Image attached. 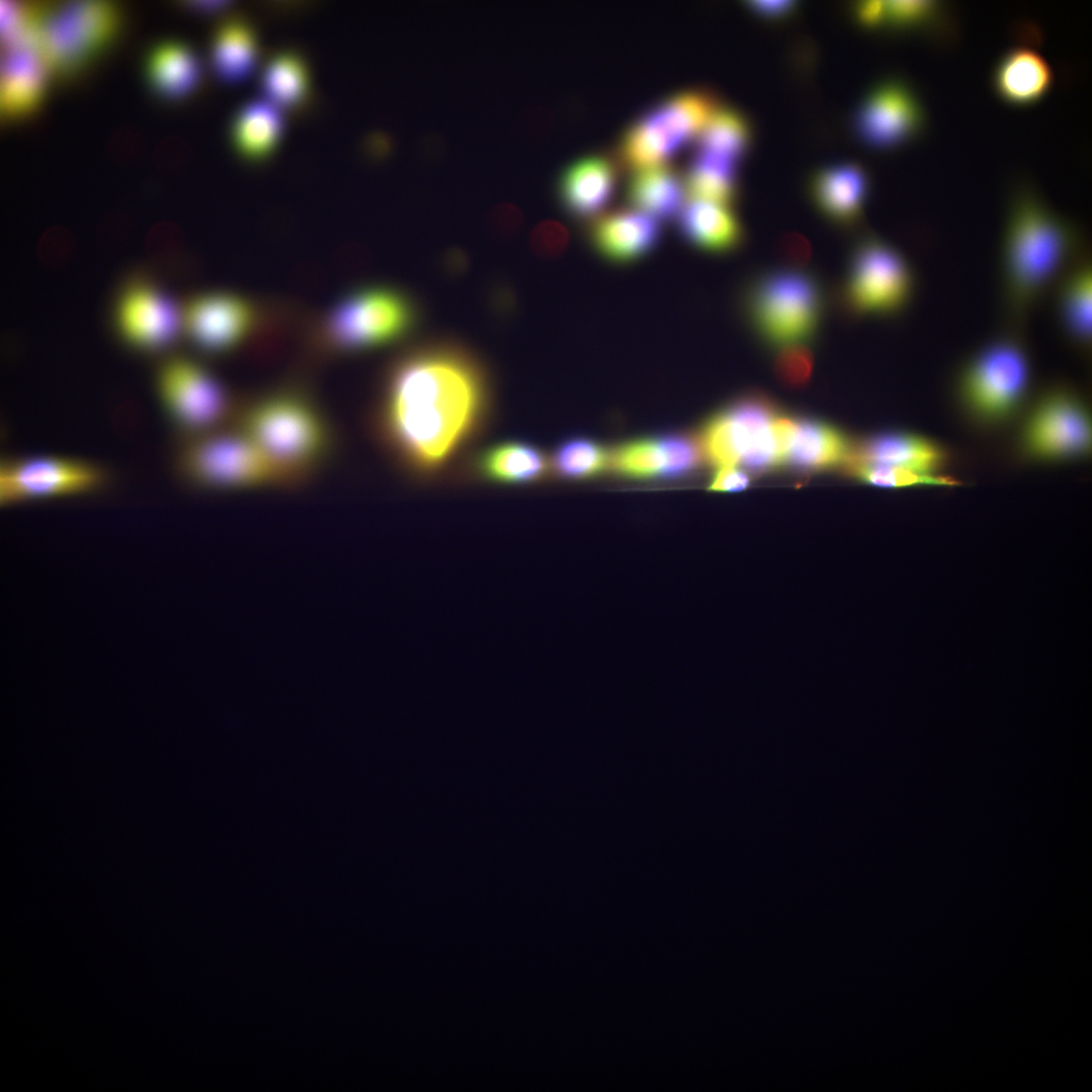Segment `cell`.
Segmentation results:
<instances>
[{"instance_id": "obj_1", "label": "cell", "mask_w": 1092, "mask_h": 1092, "mask_svg": "<svg viewBox=\"0 0 1092 1092\" xmlns=\"http://www.w3.org/2000/svg\"><path fill=\"white\" fill-rule=\"evenodd\" d=\"M492 415V386L468 348L432 341L387 366L366 418L373 441L419 481L455 476Z\"/></svg>"}, {"instance_id": "obj_2", "label": "cell", "mask_w": 1092, "mask_h": 1092, "mask_svg": "<svg viewBox=\"0 0 1092 1092\" xmlns=\"http://www.w3.org/2000/svg\"><path fill=\"white\" fill-rule=\"evenodd\" d=\"M232 427L301 486L328 466L339 444L328 413L296 384L276 386L238 402Z\"/></svg>"}, {"instance_id": "obj_3", "label": "cell", "mask_w": 1092, "mask_h": 1092, "mask_svg": "<svg viewBox=\"0 0 1092 1092\" xmlns=\"http://www.w3.org/2000/svg\"><path fill=\"white\" fill-rule=\"evenodd\" d=\"M1079 232L1027 184L1013 192L1004 231L1002 273L1010 312L1019 320L1069 268Z\"/></svg>"}, {"instance_id": "obj_4", "label": "cell", "mask_w": 1092, "mask_h": 1092, "mask_svg": "<svg viewBox=\"0 0 1092 1092\" xmlns=\"http://www.w3.org/2000/svg\"><path fill=\"white\" fill-rule=\"evenodd\" d=\"M794 418L757 391L741 394L715 412L698 437L705 459L762 474L783 466Z\"/></svg>"}, {"instance_id": "obj_5", "label": "cell", "mask_w": 1092, "mask_h": 1092, "mask_svg": "<svg viewBox=\"0 0 1092 1092\" xmlns=\"http://www.w3.org/2000/svg\"><path fill=\"white\" fill-rule=\"evenodd\" d=\"M740 306L754 335L778 349L809 343L817 336L826 298L816 275L783 266L755 274L742 291Z\"/></svg>"}, {"instance_id": "obj_6", "label": "cell", "mask_w": 1092, "mask_h": 1092, "mask_svg": "<svg viewBox=\"0 0 1092 1092\" xmlns=\"http://www.w3.org/2000/svg\"><path fill=\"white\" fill-rule=\"evenodd\" d=\"M420 321L416 300L388 285H365L342 296L324 318L315 349L326 356L369 352L410 336Z\"/></svg>"}, {"instance_id": "obj_7", "label": "cell", "mask_w": 1092, "mask_h": 1092, "mask_svg": "<svg viewBox=\"0 0 1092 1092\" xmlns=\"http://www.w3.org/2000/svg\"><path fill=\"white\" fill-rule=\"evenodd\" d=\"M27 38L48 72L61 77L85 69L115 37L117 7L108 2L24 4Z\"/></svg>"}, {"instance_id": "obj_8", "label": "cell", "mask_w": 1092, "mask_h": 1092, "mask_svg": "<svg viewBox=\"0 0 1092 1092\" xmlns=\"http://www.w3.org/2000/svg\"><path fill=\"white\" fill-rule=\"evenodd\" d=\"M1031 362L1022 340L1001 336L977 351L962 368L957 396L967 418L981 428L1013 419L1025 402Z\"/></svg>"}, {"instance_id": "obj_9", "label": "cell", "mask_w": 1092, "mask_h": 1092, "mask_svg": "<svg viewBox=\"0 0 1092 1092\" xmlns=\"http://www.w3.org/2000/svg\"><path fill=\"white\" fill-rule=\"evenodd\" d=\"M177 467L187 482L205 489H295L301 486L233 427L192 436L179 450Z\"/></svg>"}, {"instance_id": "obj_10", "label": "cell", "mask_w": 1092, "mask_h": 1092, "mask_svg": "<svg viewBox=\"0 0 1092 1092\" xmlns=\"http://www.w3.org/2000/svg\"><path fill=\"white\" fill-rule=\"evenodd\" d=\"M718 109L717 97L706 89L667 97L625 130L618 145V163L633 172L666 164Z\"/></svg>"}, {"instance_id": "obj_11", "label": "cell", "mask_w": 1092, "mask_h": 1092, "mask_svg": "<svg viewBox=\"0 0 1092 1092\" xmlns=\"http://www.w3.org/2000/svg\"><path fill=\"white\" fill-rule=\"evenodd\" d=\"M915 282L910 263L897 248L867 236L851 250L840 303L852 317L894 315L910 303Z\"/></svg>"}, {"instance_id": "obj_12", "label": "cell", "mask_w": 1092, "mask_h": 1092, "mask_svg": "<svg viewBox=\"0 0 1092 1092\" xmlns=\"http://www.w3.org/2000/svg\"><path fill=\"white\" fill-rule=\"evenodd\" d=\"M1092 425L1088 405L1072 387L1057 385L1031 405L1018 437V451L1040 463L1079 460L1088 456Z\"/></svg>"}, {"instance_id": "obj_13", "label": "cell", "mask_w": 1092, "mask_h": 1092, "mask_svg": "<svg viewBox=\"0 0 1092 1092\" xmlns=\"http://www.w3.org/2000/svg\"><path fill=\"white\" fill-rule=\"evenodd\" d=\"M158 389L171 419L192 436L233 422L238 401L219 379L191 359L166 361L158 374Z\"/></svg>"}, {"instance_id": "obj_14", "label": "cell", "mask_w": 1092, "mask_h": 1092, "mask_svg": "<svg viewBox=\"0 0 1092 1092\" xmlns=\"http://www.w3.org/2000/svg\"><path fill=\"white\" fill-rule=\"evenodd\" d=\"M106 479L100 468L83 461L57 457L7 460L0 468L3 504L63 496L95 490Z\"/></svg>"}, {"instance_id": "obj_15", "label": "cell", "mask_w": 1092, "mask_h": 1092, "mask_svg": "<svg viewBox=\"0 0 1092 1092\" xmlns=\"http://www.w3.org/2000/svg\"><path fill=\"white\" fill-rule=\"evenodd\" d=\"M924 106L915 90L898 78L886 79L868 94L858 110L855 126L870 147L891 150L923 132Z\"/></svg>"}, {"instance_id": "obj_16", "label": "cell", "mask_w": 1092, "mask_h": 1092, "mask_svg": "<svg viewBox=\"0 0 1092 1092\" xmlns=\"http://www.w3.org/2000/svg\"><path fill=\"white\" fill-rule=\"evenodd\" d=\"M261 311L249 298L231 292H209L190 299L183 325L202 350L222 354L253 342Z\"/></svg>"}, {"instance_id": "obj_17", "label": "cell", "mask_w": 1092, "mask_h": 1092, "mask_svg": "<svg viewBox=\"0 0 1092 1092\" xmlns=\"http://www.w3.org/2000/svg\"><path fill=\"white\" fill-rule=\"evenodd\" d=\"M550 474L549 456L537 445L521 439L490 443L470 452L455 476L493 485H530Z\"/></svg>"}, {"instance_id": "obj_18", "label": "cell", "mask_w": 1092, "mask_h": 1092, "mask_svg": "<svg viewBox=\"0 0 1092 1092\" xmlns=\"http://www.w3.org/2000/svg\"><path fill=\"white\" fill-rule=\"evenodd\" d=\"M585 237L601 259L624 266L652 254L661 242L662 229L652 216L631 208L616 209L588 221Z\"/></svg>"}, {"instance_id": "obj_19", "label": "cell", "mask_w": 1092, "mask_h": 1092, "mask_svg": "<svg viewBox=\"0 0 1092 1092\" xmlns=\"http://www.w3.org/2000/svg\"><path fill=\"white\" fill-rule=\"evenodd\" d=\"M183 313L173 299L147 284L128 288L117 306V327L133 347L154 350L171 344L182 327Z\"/></svg>"}, {"instance_id": "obj_20", "label": "cell", "mask_w": 1092, "mask_h": 1092, "mask_svg": "<svg viewBox=\"0 0 1092 1092\" xmlns=\"http://www.w3.org/2000/svg\"><path fill=\"white\" fill-rule=\"evenodd\" d=\"M950 461L949 450L931 438L906 431H885L852 442L841 468L874 465L941 474Z\"/></svg>"}, {"instance_id": "obj_21", "label": "cell", "mask_w": 1092, "mask_h": 1092, "mask_svg": "<svg viewBox=\"0 0 1092 1092\" xmlns=\"http://www.w3.org/2000/svg\"><path fill=\"white\" fill-rule=\"evenodd\" d=\"M618 182L615 162L587 156L568 164L558 175L555 193L562 210L575 220L588 222L605 212Z\"/></svg>"}, {"instance_id": "obj_22", "label": "cell", "mask_w": 1092, "mask_h": 1092, "mask_svg": "<svg viewBox=\"0 0 1092 1092\" xmlns=\"http://www.w3.org/2000/svg\"><path fill=\"white\" fill-rule=\"evenodd\" d=\"M1055 73L1046 59L1032 46L1008 49L991 74V86L1000 101L1026 108L1038 104L1053 89Z\"/></svg>"}, {"instance_id": "obj_23", "label": "cell", "mask_w": 1092, "mask_h": 1092, "mask_svg": "<svg viewBox=\"0 0 1092 1092\" xmlns=\"http://www.w3.org/2000/svg\"><path fill=\"white\" fill-rule=\"evenodd\" d=\"M852 442L835 426L815 418H795L783 465L803 474L842 467Z\"/></svg>"}, {"instance_id": "obj_24", "label": "cell", "mask_w": 1092, "mask_h": 1092, "mask_svg": "<svg viewBox=\"0 0 1092 1092\" xmlns=\"http://www.w3.org/2000/svg\"><path fill=\"white\" fill-rule=\"evenodd\" d=\"M677 216L681 239L698 251L723 256L744 245V228L730 206L691 200Z\"/></svg>"}, {"instance_id": "obj_25", "label": "cell", "mask_w": 1092, "mask_h": 1092, "mask_svg": "<svg viewBox=\"0 0 1092 1092\" xmlns=\"http://www.w3.org/2000/svg\"><path fill=\"white\" fill-rule=\"evenodd\" d=\"M869 190L868 172L857 164L823 170L811 184V194L819 210L830 221L844 228L858 222Z\"/></svg>"}, {"instance_id": "obj_26", "label": "cell", "mask_w": 1092, "mask_h": 1092, "mask_svg": "<svg viewBox=\"0 0 1092 1092\" xmlns=\"http://www.w3.org/2000/svg\"><path fill=\"white\" fill-rule=\"evenodd\" d=\"M49 73L30 44L5 49L1 75V109L6 117H20L36 108Z\"/></svg>"}, {"instance_id": "obj_27", "label": "cell", "mask_w": 1092, "mask_h": 1092, "mask_svg": "<svg viewBox=\"0 0 1092 1092\" xmlns=\"http://www.w3.org/2000/svg\"><path fill=\"white\" fill-rule=\"evenodd\" d=\"M284 131L281 110L265 100H250L237 111L232 125V141L239 156L250 164H261L272 157Z\"/></svg>"}, {"instance_id": "obj_28", "label": "cell", "mask_w": 1092, "mask_h": 1092, "mask_svg": "<svg viewBox=\"0 0 1092 1092\" xmlns=\"http://www.w3.org/2000/svg\"><path fill=\"white\" fill-rule=\"evenodd\" d=\"M211 55L213 69L223 82L238 84L248 79L260 57L253 22L240 14L228 17L215 30Z\"/></svg>"}, {"instance_id": "obj_29", "label": "cell", "mask_w": 1092, "mask_h": 1092, "mask_svg": "<svg viewBox=\"0 0 1092 1092\" xmlns=\"http://www.w3.org/2000/svg\"><path fill=\"white\" fill-rule=\"evenodd\" d=\"M685 195L684 179L666 164L634 172L625 190L632 209L660 220L678 215Z\"/></svg>"}, {"instance_id": "obj_30", "label": "cell", "mask_w": 1092, "mask_h": 1092, "mask_svg": "<svg viewBox=\"0 0 1092 1092\" xmlns=\"http://www.w3.org/2000/svg\"><path fill=\"white\" fill-rule=\"evenodd\" d=\"M262 87L269 101L279 109L303 113L311 103L309 71L304 57L291 49L273 54L265 64Z\"/></svg>"}, {"instance_id": "obj_31", "label": "cell", "mask_w": 1092, "mask_h": 1092, "mask_svg": "<svg viewBox=\"0 0 1092 1092\" xmlns=\"http://www.w3.org/2000/svg\"><path fill=\"white\" fill-rule=\"evenodd\" d=\"M148 70L158 93L174 101L190 97L201 81L196 53L181 41H168L157 47L150 56Z\"/></svg>"}, {"instance_id": "obj_32", "label": "cell", "mask_w": 1092, "mask_h": 1092, "mask_svg": "<svg viewBox=\"0 0 1092 1092\" xmlns=\"http://www.w3.org/2000/svg\"><path fill=\"white\" fill-rule=\"evenodd\" d=\"M1059 287V316L1067 336L1087 349L1091 341L1092 271L1086 259L1066 270Z\"/></svg>"}, {"instance_id": "obj_33", "label": "cell", "mask_w": 1092, "mask_h": 1092, "mask_svg": "<svg viewBox=\"0 0 1092 1092\" xmlns=\"http://www.w3.org/2000/svg\"><path fill=\"white\" fill-rule=\"evenodd\" d=\"M672 459L666 434L632 439L615 447L610 468L632 479H669Z\"/></svg>"}, {"instance_id": "obj_34", "label": "cell", "mask_w": 1092, "mask_h": 1092, "mask_svg": "<svg viewBox=\"0 0 1092 1092\" xmlns=\"http://www.w3.org/2000/svg\"><path fill=\"white\" fill-rule=\"evenodd\" d=\"M736 164L696 153L686 177V194L691 200H705L731 206L738 194Z\"/></svg>"}, {"instance_id": "obj_35", "label": "cell", "mask_w": 1092, "mask_h": 1092, "mask_svg": "<svg viewBox=\"0 0 1092 1092\" xmlns=\"http://www.w3.org/2000/svg\"><path fill=\"white\" fill-rule=\"evenodd\" d=\"M610 455L605 446L589 437H566L549 457L550 472L564 481L587 480L610 468Z\"/></svg>"}, {"instance_id": "obj_36", "label": "cell", "mask_w": 1092, "mask_h": 1092, "mask_svg": "<svg viewBox=\"0 0 1092 1092\" xmlns=\"http://www.w3.org/2000/svg\"><path fill=\"white\" fill-rule=\"evenodd\" d=\"M749 127L734 109H718L698 134L697 152L737 164L749 142Z\"/></svg>"}, {"instance_id": "obj_37", "label": "cell", "mask_w": 1092, "mask_h": 1092, "mask_svg": "<svg viewBox=\"0 0 1092 1092\" xmlns=\"http://www.w3.org/2000/svg\"><path fill=\"white\" fill-rule=\"evenodd\" d=\"M885 21L899 29H920L939 37L950 34L947 12L939 2L924 0L885 1Z\"/></svg>"}, {"instance_id": "obj_38", "label": "cell", "mask_w": 1092, "mask_h": 1092, "mask_svg": "<svg viewBox=\"0 0 1092 1092\" xmlns=\"http://www.w3.org/2000/svg\"><path fill=\"white\" fill-rule=\"evenodd\" d=\"M843 471L862 483L881 487H952L960 484L959 480L947 473H924L889 466L853 465Z\"/></svg>"}, {"instance_id": "obj_39", "label": "cell", "mask_w": 1092, "mask_h": 1092, "mask_svg": "<svg viewBox=\"0 0 1092 1092\" xmlns=\"http://www.w3.org/2000/svg\"><path fill=\"white\" fill-rule=\"evenodd\" d=\"M774 372L781 384L789 388L805 386L813 371L814 357L808 343L778 348Z\"/></svg>"}, {"instance_id": "obj_40", "label": "cell", "mask_w": 1092, "mask_h": 1092, "mask_svg": "<svg viewBox=\"0 0 1092 1092\" xmlns=\"http://www.w3.org/2000/svg\"><path fill=\"white\" fill-rule=\"evenodd\" d=\"M569 241L570 236L565 225L553 219L539 222L530 238L533 252L544 259L556 258L563 254Z\"/></svg>"}, {"instance_id": "obj_41", "label": "cell", "mask_w": 1092, "mask_h": 1092, "mask_svg": "<svg viewBox=\"0 0 1092 1092\" xmlns=\"http://www.w3.org/2000/svg\"><path fill=\"white\" fill-rule=\"evenodd\" d=\"M777 251L785 266L804 269L811 260V245L802 235L789 233L778 243Z\"/></svg>"}, {"instance_id": "obj_42", "label": "cell", "mask_w": 1092, "mask_h": 1092, "mask_svg": "<svg viewBox=\"0 0 1092 1092\" xmlns=\"http://www.w3.org/2000/svg\"><path fill=\"white\" fill-rule=\"evenodd\" d=\"M523 222L524 216L520 208L509 202L494 206L487 216L489 230L499 237L515 235Z\"/></svg>"}, {"instance_id": "obj_43", "label": "cell", "mask_w": 1092, "mask_h": 1092, "mask_svg": "<svg viewBox=\"0 0 1092 1092\" xmlns=\"http://www.w3.org/2000/svg\"><path fill=\"white\" fill-rule=\"evenodd\" d=\"M749 484L747 471L736 466H722L713 473L708 488L712 491L737 492L746 489Z\"/></svg>"}, {"instance_id": "obj_44", "label": "cell", "mask_w": 1092, "mask_h": 1092, "mask_svg": "<svg viewBox=\"0 0 1092 1092\" xmlns=\"http://www.w3.org/2000/svg\"><path fill=\"white\" fill-rule=\"evenodd\" d=\"M395 150L394 138L383 130H374L365 135L361 144L363 156L370 162L379 163L390 158Z\"/></svg>"}, {"instance_id": "obj_45", "label": "cell", "mask_w": 1092, "mask_h": 1092, "mask_svg": "<svg viewBox=\"0 0 1092 1092\" xmlns=\"http://www.w3.org/2000/svg\"><path fill=\"white\" fill-rule=\"evenodd\" d=\"M885 10V1H867L858 5L856 14L862 25L878 28L884 25Z\"/></svg>"}, {"instance_id": "obj_46", "label": "cell", "mask_w": 1092, "mask_h": 1092, "mask_svg": "<svg viewBox=\"0 0 1092 1092\" xmlns=\"http://www.w3.org/2000/svg\"><path fill=\"white\" fill-rule=\"evenodd\" d=\"M183 6L198 14H216L228 11L232 6V2L228 1H190L184 2Z\"/></svg>"}, {"instance_id": "obj_47", "label": "cell", "mask_w": 1092, "mask_h": 1092, "mask_svg": "<svg viewBox=\"0 0 1092 1092\" xmlns=\"http://www.w3.org/2000/svg\"><path fill=\"white\" fill-rule=\"evenodd\" d=\"M750 5L755 12L767 17L783 16L793 7V3L787 1H754Z\"/></svg>"}]
</instances>
